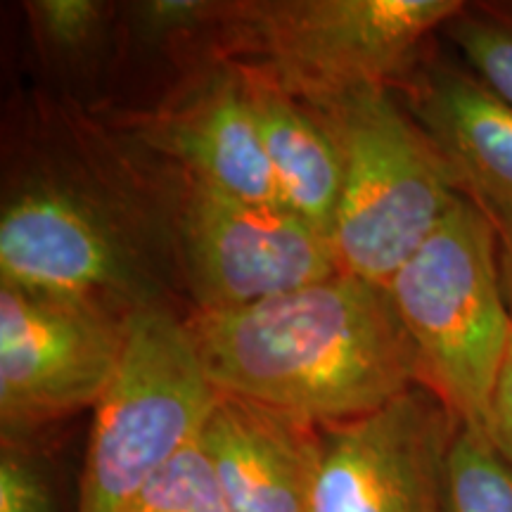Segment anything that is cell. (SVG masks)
<instances>
[{
    "label": "cell",
    "instance_id": "6da1fadb",
    "mask_svg": "<svg viewBox=\"0 0 512 512\" xmlns=\"http://www.w3.org/2000/svg\"><path fill=\"white\" fill-rule=\"evenodd\" d=\"M219 394L316 425L361 418L420 384L387 287L335 273L245 309L185 318Z\"/></svg>",
    "mask_w": 512,
    "mask_h": 512
},
{
    "label": "cell",
    "instance_id": "52a82bcc",
    "mask_svg": "<svg viewBox=\"0 0 512 512\" xmlns=\"http://www.w3.org/2000/svg\"><path fill=\"white\" fill-rule=\"evenodd\" d=\"M0 285L133 316L159 304L124 228L98 200L55 178H31L0 211Z\"/></svg>",
    "mask_w": 512,
    "mask_h": 512
},
{
    "label": "cell",
    "instance_id": "44dd1931",
    "mask_svg": "<svg viewBox=\"0 0 512 512\" xmlns=\"http://www.w3.org/2000/svg\"><path fill=\"white\" fill-rule=\"evenodd\" d=\"M498 230V242H501V268H503V283L505 294L512 302V219L494 221Z\"/></svg>",
    "mask_w": 512,
    "mask_h": 512
},
{
    "label": "cell",
    "instance_id": "4fadbf2b",
    "mask_svg": "<svg viewBox=\"0 0 512 512\" xmlns=\"http://www.w3.org/2000/svg\"><path fill=\"white\" fill-rule=\"evenodd\" d=\"M245 72L280 204L330 242L342 192L335 140L309 105L268 76L247 67Z\"/></svg>",
    "mask_w": 512,
    "mask_h": 512
},
{
    "label": "cell",
    "instance_id": "8992f818",
    "mask_svg": "<svg viewBox=\"0 0 512 512\" xmlns=\"http://www.w3.org/2000/svg\"><path fill=\"white\" fill-rule=\"evenodd\" d=\"M131 316L0 285V427L29 439L95 408L119 373Z\"/></svg>",
    "mask_w": 512,
    "mask_h": 512
},
{
    "label": "cell",
    "instance_id": "ffe728a7",
    "mask_svg": "<svg viewBox=\"0 0 512 512\" xmlns=\"http://www.w3.org/2000/svg\"><path fill=\"white\" fill-rule=\"evenodd\" d=\"M486 434H489L491 444L498 448V453L512 465V339L508 347V356H505V363L501 368V375H498L494 396H491Z\"/></svg>",
    "mask_w": 512,
    "mask_h": 512
},
{
    "label": "cell",
    "instance_id": "ac0fdd59",
    "mask_svg": "<svg viewBox=\"0 0 512 512\" xmlns=\"http://www.w3.org/2000/svg\"><path fill=\"white\" fill-rule=\"evenodd\" d=\"M0 512H60L50 467L31 437L0 441Z\"/></svg>",
    "mask_w": 512,
    "mask_h": 512
},
{
    "label": "cell",
    "instance_id": "7402d4cb",
    "mask_svg": "<svg viewBox=\"0 0 512 512\" xmlns=\"http://www.w3.org/2000/svg\"><path fill=\"white\" fill-rule=\"evenodd\" d=\"M498 5V8H501L503 12H508V15H512V0H510V3H496Z\"/></svg>",
    "mask_w": 512,
    "mask_h": 512
},
{
    "label": "cell",
    "instance_id": "277c9868",
    "mask_svg": "<svg viewBox=\"0 0 512 512\" xmlns=\"http://www.w3.org/2000/svg\"><path fill=\"white\" fill-rule=\"evenodd\" d=\"M304 105L342 159L330 233L337 271L387 285L463 197L456 176L394 91L370 88Z\"/></svg>",
    "mask_w": 512,
    "mask_h": 512
},
{
    "label": "cell",
    "instance_id": "30bf717a",
    "mask_svg": "<svg viewBox=\"0 0 512 512\" xmlns=\"http://www.w3.org/2000/svg\"><path fill=\"white\" fill-rule=\"evenodd\" d=\"M152 145L174 157L188 181L254 204H280L245 67L223 60L155 114ZM283 207V204H280Z\"/></svg>",
    "mask_w": 512,
    "mask_h": 512
},
{
    "label": "cell",
    "instance_id": "7c38bea8",
    "mask_svg": "<svg viewBox=\"0 0 512 512\" xmlns=\"http://www.w3.org/2000/svg\"><path fill=\"white\" fill-rule=\"evenodd\" d=\"M228 512H313L320 425L221 394L202 430Z\"/></svg>",
    "mask_w": 512,
    "mask_h": 512
},
{
    "label": "cell",
    "instance_id": "2e32d148",
    "mask_svg": "<svg viewBox=\"0 0 512 512\" xmlns=\"http://www.w3.org/2000/svg\"><path fill=\"white\" fill-rule=\"evenodd\" d=\"M128 512H228L202 434L150 479Z\"/></svg>",
    "mask_w": 512,
    "mask_h": 512
},
{
    "label": "cell",
    "instance_id": "9c48e42d",
    "mask_svg": "<svg viewBox=\"0 0 512 512\" xmlns=\"http://www.w3.org/2000/svg\"><path fill=\"white\" fill-rule=\"evenodd\" d=\"M460 420L425 384L361 418L320 425L313 512H448Z\"/></svg>",
    "mask_w": 512,
    "mask_h": 512
},
{
    "label": "cell",
    "instance_id": "5b68a950",
    "mask_svg": "<svg viewBox=\"0 0 512 512\" xmlns=\"http://www.w3.org/2000/svg\"><path fill=\"white\" fill-rule=\"evenodd\" d=\"M219 396L185 318L162 304L133 313L119 373L93 408L76 512H128L150 479L200 439Z\"/></svg>",
    "mask_w": 512,
    "mask_h": 512
},
{
    "label": "cell",
    "instance_id": "5bb4252c",
    "mask_svg": "<svg viewBox=\"0 0 512 512\" xmlns=\"http://www.w3.org/2000/svg\"><path fill=\"white\" fill-rule=\"evenodd\" d=\"M448 512H512V465L489 434L460 422L448 453Z\"/></svg>",
    "mask_w": 512,
    "mask_h": 512
},
{
    "label": "cell",
    "instance_id": "9a60e30c",
    "mask_svg": "<svg viewBox=\"0 0 512 512\" xmlns=\"http://www.w3.org/2000/svg\"><path fill=\"white\" fill-rule=\"evenodd\" d=\"M441 31L465 67L512 107V15L496 3L465 5Z\"/></svg>",
    "mask_w": 512,
    "mask_h": 512
},
{
    "label": "cell",
    "instance_id": "ba28073f",
    "mask_svg": "<svg viewBox=\"0 0 512 512\" xmlns=\"http://www.w3.org/2000/svg\"><path fill=\"white\" fill-rule=\"evenodd\" d=\"M178 242L200 313L245 309L339 273L330 242L292 211L192 181L183 192Z\"/></svg>",
    "mask_w": 512,
    "mask_h": 512
},
{
    "label": "cell",
    "instance_id": "7a4b0ae2",
    "mask_svg": "<svg viewBox=\"0 0 512 512\" xmlns=\"http://www.w3.org/2000/svg\"><path fill=\"white\" fill-rule=\"evenodd\" d=\"M460 0H240L223 3L219 48L302 102L396 91L430 53Z\"/></svg>",
    "mask_w": 512,
    "mask_h": 512
},
{
    "label": "cell",
    "instance_id": "e0dca14e",
    "mask_svg": "<svg viewBox=\"0 0 512 512\" xmlns=\"http://www.w3.org/2000/svg\"><path fill=\"white\" fill-rule=\"evenodd\" d=\"M36 41L57 57L91 50L107 29L112 10L100 0H34L24 5Z\"/></svg>",
    "mask_w": 512,
    "mask_h": 512
},
{
    "label": "cell",
    "instance_id": "8fae6325",
    "mask_svg": "<svg viewBox=\"0 0 512 512\" xmlns=\"http://www.w3.org/2000/svg\"><path fill=\"white\" fill-rule=\"evenodd\" d=\"M396 91L437 145L460 195L491 221L512 219V107L486 83L437 53H427Z\"/></svg>",
    "mask_w": 512,
    "mask_h": 512
},
{
    "label": "cell",
    "instance_id": "d6986e66",
    "mask_svg": "<svg viewBox=\"0 0 512 512\" xmlns=\"http://www.w3.org/2000/svg\"><path fill=\"white\" fill-rule=\"evenodd\" d=\"M223 3L209 0H145L131 10V29L140 43L166 46L204 31L219 34Z\"/></svg>",
    "mask_w": 512,
    "mask_h": 512
},
{
    "label": "cell",
    "instance_id": "3957f363",
    "mask_svg": "<svg viewBox=\"0 0 512 512\" xmlns=\"http://www.w3.org/2000/svg\"><path fill=\"white\" fill-rule=\"evenodd\" d=\"M384 287L418 356L420 384L486 432L512 339L494 221L460 197Z\"/></svg>",
    "mask_w": 512,
    "mask_h": 512
}]
</instances>
